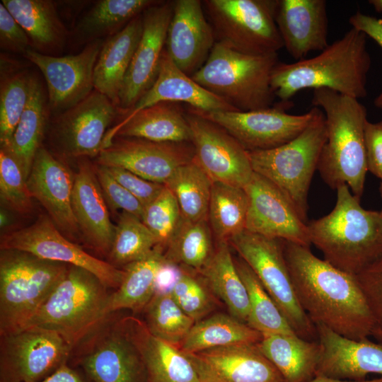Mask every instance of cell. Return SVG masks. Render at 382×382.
<instances>
[{
    "label": "cell",
    "instance_id": "6da1fadb",
    "mask_svg": "<svg viewBox=\"0 0 382 382\" xmlns=\"http://www.w3.org/2000/svg\"><path fill=\"white\" fill-rule=\"evenodd\" d=\"M284 253L299 303L314 325L355 340L372 336L376 323L354 276L309 247L284 241Z\"/></svg>",
    "mask_w": 382,
    "mask_h": 382
},
{
    "label": "cell",
    "instance_id": "7a4b0ae2",
    "mask_svg": "<svg viewBox=\"0 0 382 382\" xmlns=\"http://www.w3.org/2000/svg\"><path fill=\"white\" fill-rule=\"evenodd\" d=\"M370 66L366 35L352 28L313 57L279 62L272 72L271 88L282 102L308 88H328L359 100L367 95Z\"/></svg>",
    "mask_w": 382,
    "mask_h": 382
},
{
    "label": "cell",
    "instance_id": "3957f363",
    "mask_svg": "<svg viewBox=\"0 0 382 382\" xmlns=\"http://www.w3.org/2000/svg\"><path fill=\"white\" fill-rule=\"evenodd\" d=\"M336 190L333 209L308 222V237L325 261L357 276L382 257V219L364 209L347 185Z\"/></svg>",
    "mask_w": 382,
    "mask_h": 382
},
{
    "label": "cell",
    "instance_id": "277c9868",
    "mask_svg": "<svg viewBox=\"0 0 382 382\" xmlns=\"http://www.w3.org/2000/svg\"><path fill=\"white\" fill-rule=\"evenodd\" d=\"M313 106L325 117L327 140L317 170L332 189L347 185L361 201L366 166L364 130L367 110L357 99L328 88L313 90Z\"/></svg>",
    "mask_w": 382,
    "mask_h": 382
},
{
    "label": "cell",
    "instance_id": "5b68a950",
    "mask_svg": "<svg viewBox=\"0 0 382 382\" xmlns=\"http://www.w3.org/2000/svg\"><path fill=\"white\" fill-rule=\"evenodd\" d=\"M108 289L91 272L68 265L25 328L57 332L74 348L111 314L108 311Z\"/></svg>",
    "mask_w": 382,
    "mask_h": 382
},
{
    "label": "cell",
    "instance_id": "8992f818",
    "mask_svg": "<svg viewBox=\"0 0 382 382\" xmlns=\"http://www.w3.org/2000/svg\"><path fill=\"white\" fill-rule=\"evenodd\" d=\"M277 53L251 55L216 42L204 64L191 77L239 111L272 107V72Z\"/></svg>",
    "mask_w": 382,
    "mask_h": 382
},
{
    "label": "cell",
    "instance_id": "52a82bcc",
    "mask_svg": "<svg viewBox=\"0 0 382 382\" xmlns=\"http://www.w3.org/2000/svg\"><path fill=\"white\" fill-rule=\"evenodd\" d=\"M313 116L296 137L278 147L248 151L253 172L274 184L308 224V193L327 140L323 111L313 106Z\"/></svg>",
    "mask_w": 382,
    "mask_h": 382
},
{
    "label": "cell",
    "instance_id": "ba28073f",
    "mask_svg": "<svg viewBox=\"0 0 382 382\" xmlns=\"http://www.w3.org/2000/svg\"><path fill=\"white\" fill-rule=\"evenodd\" d=\"M68 265L27 252L0 253V335L24 329Z\"/></svg>",
    "mask_w": 382,
    "mask_h": 382
},
{
    "label": "cell",
    "instance_id": "9c48e42d",
    "mask_svg": "<svg viewBox=\"0 0 382 382\" xmlns=\"http://www.w3.org/2000/svg\"><path fill=\"white\" fill-rule=\"evenodd\" d=\"M278 0H204L216 42L241 53L266 55L284 47L275 22Z\"/></svg>",
    "mask_w": 382,
    "mask_h": 382
},
{
    "label": "cell",
    "instance_id": "30bf717a",
    "mask_svg": "<svg viewBox=\"0 0 382 382\" xmlns=\"http://www.w3.org/2000/svg\"><path fill=\"white\" fill-rule=\"evenodd\" d=\"M249 265L295 332L318 341L316 325L296 297L284 253V241L244 230L228 241Z\"/></svg>",
    "mask_w": 382,
    "mask_h": 382
},
{
    "label": "cell",
    "instance_id": "8fae6325",
    "mask_svg": "<svg viewBox=\"0 0 382 382\" xmlns=\"http://www.w3.org/2000/svg\"><path fill=\"white\" fill-rule=\"evenodd\" d=\"M115 313L72 349L69 363L94 382H148L140 353Z\"/></svg>",
    "mask_w": 382,
    "mask_h": 382
},
{
    "label": "cell",
    "instance_id": "7c38bea8",
    "mask_svg": "<svg viewBox=\"0 0 382 382\" xmlns=\"http://www.w3.org/2000/svg\"><path fill=\"white\" fill-rule=\"evenodd\" d=\"M72 346L37 328L0 335V382H38L69 363Z\"/></svg>",
    "mask_w": 382,
    "mask_h": 382
},
{
    "label": "cell",
    "instance_id": "4fadbf2b",
    "mask_svg": "<svg viewBox=\"0 0 382 382\" xmlns=\"http://www.w3.org/2000/svg\"><path fill=\"white\" fill-rule=\"evenodd\" d=\"M1 250H18L41 259L74 265L96 275L108 289H117L125 270L99 259L71 241L56 227L49 216L40 215L31 225L3 235Z\"/></svg>",
    "mask_w": 382,
    "mask_h": 382
},
{
    "label": "cell",
    "instance_id": "5bb4252c",
    "mask_svg": "<svg viewBox=\"0 0 382 382\" xmlns=\"http://www.w3.org/2000/svg\"><path fill=\"white\" fill-rule=\"evenodd\" d=\"M290 101L250 111L206 112L190 107L194 112L225 129L247 151L267 150L282 146L299 135L309 124L313 110L302 115L286 113Z\"/></svg>",
    "mask_w": 382,
    "mask_h": 382
},
{
    "label": "cell",
    "instance_id": "9a60e30c",
    "mask_svg": "<svg viewBox=\"0 0 382 382\" xmlns=\"http://www.w3.org/2000/svg\"><path fill=\"white\" fill-rule=\"evenodd\" d=\"M118 113V107L94 89L85 99L53 119L50 127L53 147L64 157H97L108 129Z\"/></svg>",
    "mask_w": 382,
    "mask_h": 382
},
{
    "label": "cell",
    "instance_id": "2e32d148",
    "mask_svg": "<svg viewBox=\"0 0 382 382\" xmlns=\"http://www.w3.org/2000/svg\"><path fill=\"white\" fill-rule=\"evenodd\" d=\"M186 118L191 130L194 160L213 183L244 188L254 173L248 151L225 129L190 108Z\"/></svg>",
    "mask_w": 382,
    "mask_h": 382
},
{
    "label": "cell",
    "instance_id": "e0dca14e",
    "mask_svg": "<svg viewBox=\"0 0 382 382\" xmlns=\"http://www.w3.org/2000/svg\"><path fill=\"white\" fill-rule=\"evenodd\" d=\"M195 156L192 142H156L115 137L97 156V164L120 167L154 183L166 185L176 170Z\"/></svg>",
    "mask_w": 382,
    "mask_h": 382
},
{
    "label": "cell",
    "instance_id": "ac0fdd59",
    "mask_svg": "<svg viewBox=\"0 0 382 382\" xmlns=\"http://www.w3.org/2000/svg\"><path fill=\"white\" fill-rule=\"evenodd\" d=\"M103 42H91L76 54L57 57L29 48L24 56L42 72L46 81L48 105L59 114L79 103L94 90L93 72Z\"/></svg>",
    "mask_w": 382,
    "mask_h": 382
},
{
    "label": "cell",
    "instance_id": "d6986e66",
    "mask_svg": "<svg viewBox=\"0 0 382 382\" xmlns=\"http://www.w3.org/2000/svg\"><path fill=\"white\" fill-rule=\"evenodd\" d=\"M173 8V1H161L142 13L141 36L119 96L118 108L122 115L133 108L157 78Z\"/></svg>",
    "mask_w": 382,
    "mask_h": 382
},
{
    "label": "cell",
    "instance_id": "ffe728a7",
    "mask_svg": "<svg viewBox=\"0 0 382 382\" xmlns=\"http://www.w3.org/2000/svg\"><path fill=\"white\" fill-rule=\"evenodd\" d=\"M244 189L248 197L245 230L310 248L307 224L274 184L254 172Z\"/></svg>",
    "mask_w": 382,
    "mask_h": 382
},
{
    "label": "cell",
    "instance_id": "44dd1931",
    "mask_svg": "<svg viewBox=\"0 0 382 382\" xmlns=\"http://www.w3.org/2000/svg\"><path fill=\"white\" fill-rule=\"evenodd\" d=\"M74 177L68 166L42 146L27 179L33 198L42 205L56 227L70 240L81 236L72 208Z\"/></svg>",
    "mask_w": 382,
    "mask_h": 382
},
{
    "label": "cell",
    "instance_id": "7402d4cb",
    "mask_svg": "<svg viewBox=\"0 0 382 382\" xmlns=\"http://www.w3.org/2000/svg\"><path fill=\"white\" fill-rule=\"evenodd\" d=\"M185 355L203 382H284L257 344L216 347Z\"/></svg>",
    "mask_w": 382,
    "mask_h": 382
},
{
    "label": "cell",
    "instance_id": "603a6c76",
    "mask_svg": "<svg viewBox=\"0 0 382 382\" xmlns=\"http://www.w3.org/2000/svg\"><path fill=\"white\" fill-rule=\"evenodd\" d=\"M215 43L202 1H173L166 50L175 65L192 76L204 64Z\"/></svg>",
    "mask_w": 382,
    "mask_h": 382
},
{
    "label": "cell",
    "instance_id": "cb8c5ba5",
    "mask_svg": "<svg viewBox=\"0 0 382 382\" xmlns=\"http://www.w3.org/2000/svg\"><path fill=\"white\" fill-rule=\"evenodd\" d=\"M321 354L316 376L363 381L370 374L382 375V342L347 338L322 324H315Z\"/></svg>",
    "mask_w": 382,
    "mask_h": 382
},
{
    "label": "cell",
    "instance_id": "d4e9b609",
    "mask_svg": "<svg viewBox=\"0 0 382 382\" xmlns=\"http://www.w3.org/2000/svg\"><path fill=\"white\" fill-rule=\"evenodd\" d=\"M107 204L95 166L86 158H80L72 193L74 214L84 242L106 257L110 252L115 232Z\"/></svg>",
    "mask_w": 382,
    "mask_h": 382
},
{
    "label": "cell",
    "instance_id": "484cf974",
    "mask_svg": "<svg viewBox=\"0 0 382 382\" xmlns=\"http://www.w3.org/2000/svg\"><path fill=\"white\" fill-rule=\"evenodd\" d=\"M275 22L284 47L296 61L329 45L325 0H278Z\"/></svg>",
    "mask_w": 382,
    "mask_h": 382
},
{
    "label": "cell",
    "instance_id": "4316f807",
    "mask_svg": "<svg viewBox=\"0 0 382 382\" xmlns=\"http://www.w3.org/2000/svg\"><path fill=\"white\" fill-rule=\"evenodd\" d=\"M161 102L183 103L193 109L206 112L239 111L182 71L169 57L166 48L154 83L124 115L136 113Z\"/></svg>",
    "mask_w": 382,
    "mask_h": 382
},
{
    "label": "cell",
    "instance_id": "83f0119b",
    "mask_svg": "<svg viewBox=\"0 0 382 382\" xmlns=\"http://www.w3.org/2000/svg\"><path fill=\"white\" fill-rule=\"evenodd\" d=\"M123 328L143 360L148 382H202L188 357L178 347L151 335L144 321L127 316Z\"/></svg>",
    "mask_w": 382,
    "mask_h": 382
},
{
    "label": "cell",
    "instance_id": "f1b7e54d",
    "mask_svg": "<svg viewBox=\"0 0 382 382\" xmlns=\"http://www.w3.org/2000/svg\"><path fill=\"white\" fill-rule=\"evenodd\" d=\"M115 137H134L156 142H191L186 111L178 103L161 102L124 116L105 135L103 149Z\"/></svg>",
    "mask_w": 382,
    "mask_h": 382
},
{
    "label": "cell",
    "instance_id": "f546056e",
    "mask_svg": "<svg viewBox=\"0 0 382 382\" xmlns=\"http://www.w3.org/2000/svg\"><path fill=\"white\" fill-rule=\"evenodd\" d=\"M142 13L103 44L93 72L94 89L118 107L121 88L141 36Z\"/></svg>",
    "mask_w": 382,
    "mask_h": 382
},
{
    "label": "cell",
    "instance_id": "4dcf8cb0",
    "mask_svg": "<svg viewBox=\"0 0 382 382\" xmlns=\"http://www.w3.org/2000/svg\"><path fill=\"white\" fill-rule=\"evenodd\" d=\"M257 346L284 382H310L316 377L321 354L318 341L306 340L297 335H264Z\"/></svg>",
    "mask_w": 382,
    "mask_h": 382
},
{
    "label": "cell",
    "instance_id": "1f68e13d",
    "mask_svg": "<svg viewBox=\"0 0 382 382\" xmlns=\"http://www.w3.org/2000/svg\"><path fill=\"white\" fill-rule=\"evenodd\" d=\"M1 3L27 33L30 48L52 55L62 49L67 30L50 0H2Z\"/></svg>",
    "mask_w": 382,
    "mask_h": 382
},
{
    "label": "cell",
    "instance_id": "d6a6232c",
    "mask_svg": "<svg viewBox=\"0 0 382 382\" xmlns=\"http://www.w3.org/2000/svg\"><path fill=\"white\" fill-rule=\"evenodd\" d=\"M199 272L209 289L226 304L231 315L246 323L248 295L237 271L228 241H218L209 260Z\"/></svg>",
    "mask_w": 382,
    "mask_h": 382
},
{
    "label": "cell",
    "instance_id": "836d02e7",
    "mask_svg": "<svg viewBox=\"0 0 382 382\" xmlns=\"http://www.w3.org/2000/svg\"><path fill=\"white\" fill-rule=\"evenodd\" d=\"M262 335L231 315L216 313L195 323L178 346L185 354L240 344H257Z\"/></svg>",
    "mask_w": 382,
    "mask_h": 382
},
{
    "label": "cell",
    "instance_id": "e575fe53",
    "mask_svg": "<svg viewBox=\"0 0 382 382\" xmlns=\"http://www.w3.org/2000/svg\"><path fill=\"white\" fill-rule=\"evenodd\" d=\"M49 105L41 83L33 76L27 105L8 144L26 179L45 133Z\"/></svg>",
    "mask_w": 382,
    "mask_h": 382
},
{
    "label": "cell",
    "instance_id": "d590c367",
    "mask_svg": "<svg viewBox=\"0 0 382 382\" xmlns=\"http://www.w3.org/2000/svg\"><path fill=\"white\" fill-rule=\"evenodd\" d=\"M164 259L163 248L156 246L144 257L124 267L125 274L121 284L110 293L108 313L125 309L134 313L143 311L155 294L156 274Z\"/></svg>",
    "mask_w": 382,
    "mask_h": 382
},
{
    "label": "cell",
    "instance_id": "8d00e7d4",
    "mask_svg": "<svg viewBox=\"0 0 382 382\" xmlns=\"http://www.w3.org/2000/svg\"><path fill=\"white\" fill-rule=\"evenodd\" d=\"M161 1L100 0L82 18L75 33L84 40L94 41L104 35L111 36L123 29L131 21Z\"/></svg>",
    "mask_w": 382,
    "mask_h": 382
},
{
    "label": "cell",
    "instance_id": "74e56055",
    "mask_svg": "<svg viewBox=\"0 0 382 382\" xmlns=\"http://www.w3.org/2000/svg\"><path fill=\"white\" fill-rule=\"evenodd\" d=\"M248 210L244 188L213 183L207 220L218 241H228L245 229Z\"/></svg>",
    "mask_w": 382,
    "mask_h": 382
},
{
    "label": "cell",
    "instance_id": "f35d334b",
    "mask_svg": "<svg viewBox=\"0 0 382 382\" xmlns=\"http://www.w3.org/2000/svg\"><path fill=\"white\" fill-rule=\"evenodd\" d=\"M212 184L193 158L180 166L165 185L175 197L183 219L198 221L207 220Z\"/></svg>",
    "mask_w": 382,
    "mask_h": 382
},
{
    "label": "cell",
    "instance_id": "ab89813d",
    "mask_svg": "<svg viewBox=\"0 0 382 382\" xmlns=\"http://www.w3.org/2000/svg\"><path fill=\"white\" fill-rule=\"evenodd\" d=\"M249 299L247 324L264 335H296L256 274L241 258L235 261Z\"/></svg>",
    "mask_w": 382,
    "mask_h": 382
},
{
    "label": "cell",
    "instance_id": "60d3db41",
    "mask_svg": "<svg viewBox=\"0 0 382 382\" xmlns=\"http://www.w3.org/2000/svg\"><path fill=\"white\" fill-rule=\"evenodd\" d=\"M212 233L207 220L189 221L183 219L178 230L166 247L165 258L199 272L214 250Z\"/></svg>",
    "mask_w": 382,
    "mask_h": 382
},
{
    "label": "cell",
    "instance_id": "b9f144b4",
    "mask_svg": "<svg viewBox=\"0 0 382 382\" xmlns=\"http://www.w3.org/2000/svg\"><path fill=\"white\" fill-rule=\"evenodd\" d=\"M156 246L157 241L142 221L127 212H122L115 226L110 252V264L122 268L149 255Z\"/></svg>",
    "mask_w": 382,
    "mask_h": 382
},
{
    "label": "cell",
    "instance_id": "7bdbcfd3",
    "mask_svg": "<svg viewBox=\"0 0 382 382\" xmlns=\"http://www.w3.org/2000/svg\"><path fill=\"white\" fill-rule=\"evenodd\" d=\"M143 311L144 323L149 332L177 347L195 323L180 308L170 293L154 294Z\"/></svg>",
    "mask_w": 382,
    "mask_h": 382
},
{
    "label": "cell",
    "instance_id": "ee69618b",
    "mask_svg": "<svg viewBox=\"0 0 382 382\" xmlns=\"http://www.w3.org/2000/svg\"><path fill=\"white\" fill-rule=\"evenodd\" d=\"M33 76L25 71L1 72L0 144H10L27 105Z\"/></svg>",
    "mask_w": 382,
    "mask_h": 382
},
{
    "label": "cell",
    "instance_id": "f6af8a7d",
    "mask_svg": "<svg viewBox=\"0 0 382 382\" xmlns=\"http://www.w3.org/2000/svg\"><path fill=\"white\" fill-rule=\"evenodd\" d=\"M0 195L6 206L19 214L33 209L27 179L8 145H1L0 149Z\"/></svg>",
    "mask_w": 382,
    "mask_h": 382
},
{
    "label": "cell",
    "instance_id": "bcb514c9",
    "mask_svg": "<svg viewBox=\"0 0 382 382\" xmlns=\"http://www.w3.org/2000/svg\"><path fill=\"white\" fill-rule=\"evenodd\" d=\"M141 220L155 236L158 246L166 247L183 221L178 201L168 187L144 207Z\"/></svg>",
    "mask_w": 382,
    "mask_h": 382
},
{
    "label": "cell",
    "instance_id": "7dc6e473",
    "mask_svg": "<svg viewBox=\"0 0 382 382\" xmlns=\"http://www.w3.org/2000/svg\"><path fill=\"white\" fill-rule=\"evenodd\" d=\"M170 294L180 308L195 322L207 315L214 307L206 284L184 269Z\"/></svg>",
    "mask_w": 382,
    "mask_h": 382
},
{
    "label": "cell",
    "instance_id": "c3c4849f",
    "mask_svg": "<svg viewBox=\"0 0 382 382\" xmlns=\"http://www.w3.org/2000/svg\"><path fill=\"white\" fill-rule=\"evenodd\" d=\"M96 174L105 199L114 210H122L140 219L144 207L110 174L108 168L102 165L95 166Z\"/></svg>",
    "mask_w": 382,
    "mask_h": 382
},
{
    "label": "cell",
    "instance_id": "681fc988",
    "mask_svg": "<svg viewBox=\"0 0 382 382\" xmlns=\"http://www.w3.org/2000/svg\"><path fill=\"white\" fill-rule=\"evenodd\" d=\"M376 323L382 332V257L354 276Z\"/></svg>",
    "mask_w": 382,
    "mask_h": 382
},
{
    "label": "cell",
    "instance_id": "f907efd6",
    "mask_svg": "<svg viewBox=\"0 0 382 382\" xmlns=\"http://www.w3.org/2000/svg\"><path fill=\"white\" fill-rule=\"evenodd\" d=\"M112 177L145 207L162 191L165 185L146 180L120 167L106 166Z\"/></svg>",
    "mask_w": 382,
    "mask_h": 382
},
{
    "label": "cell",
    "instance_id": "816d5d0a",
    "mask_svg": "<svg viewBox=\"0 0 382 382\" xmlns=\"http://www.w3.org/2000/svg\"><path fill=\"white\" fill-rule=\"evenodd\" d=\"M0 47L1 50L23 54L30 48L27 33L2 3L0 4Z\"/></svg>",
    "mask_w": 382,
    "mask_h": 382
},
{
    "label": "cell",
    "instance_id": "f5cc1de1",
    "mask_svg": "<svg viewBox=\"0 0 382 382\" xmlns=\"http://www.w3.org/2000/svg\"><path fill=\"white\" fill-rule=\"evenodd\" d=\"M364 138L367 170L382 181V119L366 122Z\"/></svg>",
    "mask_w": 382,
    "mask_h": 382
},
{
    "label": "cell",
    "instance_id": "db71d44e",
    "mask_svg": "<svg viewBox=\"0 0 382 382\" xmlns=\"http://www.w3.org/2000/svg\"><path fill=\"white\" fill-rule=\"evenodd\" d=\"M352 28L364 33L382 48V19L367 14L356 12L349 18ZM374 105L382 108V92L374 101Z\"/></svg>",
    "mask_w": 382,
    "mask_h": 382
},
{
    "label": "cell",
    "instance_id": "11a10c76",
    "mask_svg": "<svg viewBox=\"0 0 382 382\" xmlns=\"http://www.w3.org/2000/svg\"><path fill=\"white\" fill-rule=\"evenodd\" d=\"M183 272V269L181 266L165 258L156 274L154 294L170 293L181 277Z\"/></svg>",
    "mask_w": 382,
    "mask_h": 382
},
{
    "label": "cell",
    "instance_id": "9f6ffc18",
    "mask_svg": "<svg viewBox=\"0 0 382 382\" xmlns=\"http://www.w3.org/2000/svg\"><path fill=\"white\" fill-rule=\"evenodd\" d=\"M38 382H94L79 366L67 363Z\"/></svg>",
    "mask_w": 382,
    "mask_h": 382
},
{
    "label": "cell",
    "instance_id": "6f0895ef",
    "mask_svg": "<svg viewBox=\"0 0 382 382\" xmlns=\"http://www.w3.org/2000/svg\"><path fill=\"white\" fill-rule=\"evenodd\" d=\"M310 382H382V378L370 380V381H350V380H340V379H334L323 376H316Z\"/></svg>",
    "mask_w": 382,
    "mask_h": 382
},
{
    "label": "cell",
    "instance_id": "680465c9",
    "mask_svg": "<svg viewBox=\"0 0 382 382\" xmlns=\"http://www.w3.org/2000/svg\"><path fill=\"white\" fill-rule=\"evenodd\" d=\"M369 3L372 5L376 12L382 13V0H370Z\"/></svg>",
    "mask_w": 382,
    "mask_h": 382
},
{
    "label": "cell",
    "instance_id": "91938a15",
    "mask_svg": "<svg viewBox=\"0 0 382 382\" xmlns=\"http://www.w3.org/2000/svg\"><path fill=\"white\" fill-rule=\"evenodd\" d=\"M372 336L374 337L379 342H382V332L375 328L373 331Z\"/></svg>",
    "mask_w": 382,
    "mask_h": 382
},
{
    "label": "cell",
    "instance_id": "94428289",
    "mask_svg": "<svg viewBox=\"0 0 382 382\" xmlns=\"http://www.w3.org/2000/svg\"><path fill=\"white\" fill-rule=\"evenodd\" d=\"M379 192H380V195H381V199H382V181L381 183V185H380V187H379ZM379 214L381 215V217L382 219V209L379 212Z\"/></svg>",
    "mask_w": 382,
    "mask_h": 382
},
{
    "label": "cell",
    "instance_id": "6125c7cd",
    "mask_svg": "<svg viewBox=\"0 0 382 382\" xmlns=\"http://www.w3.org/2000/svg\"><path fill=\"white\" fill-rule=\"evenodd\" d=\"M202 382H203V381H202Z\"/></svg>",
    "mask_w": 382,
    "mask_h": 382
}]
</instances>
